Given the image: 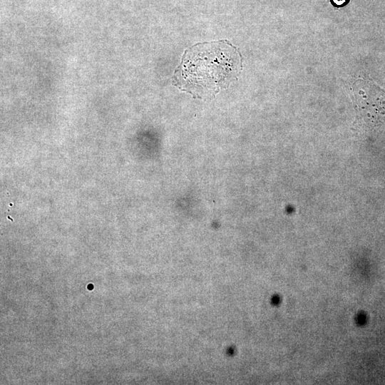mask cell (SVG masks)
I'll return each instance as SVG.
<instances>
[{
    "mask_svg": "<svg viewBox=\"0 0 385 385\" xmlns=\"http://www.w3.org/2000/svg\"><path fill=\"white\" fill-rule=\"evenodd\" d=\"M242 69L241 54L230 42L198 43L185 50L173 83L193 98H202L226 88Z\"/></svg>",
    "mask_w": 385,
    "mask_h": 385,
    "instance_id": "cell-1",
    "label": "cell"
},
{
    "mask_svg": "<svg viewBox=\"0 0 385 385\" xmlns=\"http://www.w3.org/2000/svg\"><path fill=\"white\" fill-rule=\"evenodd\" d=\"M349 0H331L332 4L337 8H340L346 6Z\"/></svg>",
    "mask_w": 385,
    "mask_h": 385,
    "instance_id": "cell-2",
    "label": "cell"
}]
</instances>
